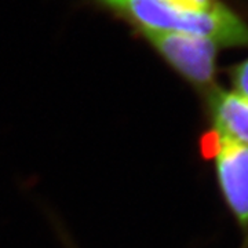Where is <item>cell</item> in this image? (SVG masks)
Here are the masks:
<instances>
[{
  "instance_id": "cell-1",
  "label": "cell",
  "mask_w": 248,
  "mask_h": 248,
  "mask_svg": "<svg viewBox=\"0 0 248 248\" xmlns=\"http://www.w3.org/2000/svg\"><path fill=\"white\" fill-rule=\"evenodd\" d=\"M117 13L142 37L178 32L202 36L218 46H248V25L221 1L210 9L193 10L167 0H124Z\"/></svg>"
},
{
  "instance_id": "cell-7",
  "label": "cell",
  "mask_w": 248,
  "mask_h": 248,
  "mask_svg": "<svg viewBox=\"0 0 248 248\" xmlns=\"http://www.w3.org/2000/svg\"><path fill=\"white\" fill-rule=\"evenodd\" d=\"M93 1H95L98 6H101L104 9L112 10L115 13L119 11V9L122 7V4L124 3V0H93Z\"/></svg>"
},
{
  "instance_id": "cell-4",
  "label": "cell",
  "mask_w": 248,
  "mask_h": 248,
  "mask_svg": "<svg viewBox=\"0 0 248 248\" xmlns=\"http://www.w3.org/2000/svg\"><path fill=\"white\" fill-rule=\"evenodd\" d=\"M208 110L213 130L221 140L248 146V99L236 91L211 89Z\"/></svg>"
},
{
  "instance_id": "cell-3",
  "label": "cell",
  "mask_w": 248,
  "mask_h": 248,
  "mask_svg": "<svg viewBox=\"0 0 248 248\" xmlns=\"http://www.w3.org/2000/svg\"><path fill=\"white\" fill-rule=\"evenodd\" d=\"M202 151L214 159L222 195L243 225L248 223V146L221 140L214 131L202 138Z\"/></svg>"
},
{
  "instance_id": "cell-6",
  "label": "cell",
  "mask_w": 248,
  "mask_h": 248,
  "mask_svg": "<svg viewBox=\"0 0 248 248\" xmlns=\"http://www.w3.org/2000/svg\"><path fill=\"white\" fill-rule=\"evenodd\" d=\"M167 1L175 4V6H179V7L193 10L210 9L219 3V0H167Z\"/></svg>"
},
{
  "instance_id": "cell-5",
  "label": "cell",
  "mask_w": 248,
  "mask_h": 248,
  "mask_svg": "<svg viewBox=\"0 0 248 248\" xmlns=\"http://www.w3.org/2000/svg\"><path fill=\"white\" fill-rule=\"evenodd\" d=\"M232 80L237 90L236 93H239L248 99V60L237 65L232 71Z\"/></svg>"
},
{
  "instance_id": "cell-2",
  "label": "cell",
  "mask_w": 248,
  "mask_h": 248,
  "mask_svg": "<svg viewBox=\"0 0 248 248\" xmlns=\"http://www.w3.org/2000/svg\"><path fill=\"white\" fill-rule=\"evenodd\" d=\"M172 71L195 89L210 91L215 78L218 45L202 36L161 32L143 36Z\"/></svg>"
}]
</instances>
